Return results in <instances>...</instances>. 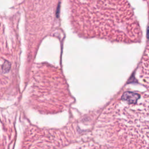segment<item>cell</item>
Masks as SVG:
<instances>
[{
    "instance_id": "cell-4",
    "label": "cell",
    "mask_w": 149,
    "mask_h": 149,
    "mask_svg": "<svg viewBox=\"0 0 149 149\" xmlns=\"http://www.w3.org/2000/svg\"><path fill=\"white\" fill-rule=\"evenodd\" d=\"M148 2V11H149V0H147Z\"/></svg>"
},
{
    "instance_id": "cell-2",
    "label": "cell",
    "mask_w": 149,
    "mask_h": 149,
    "mask_svg": "<svg viewBox=\"0 0 149 149\" xmlns=\"http://www.w3.org/2000/svg\"><path fill=\"white\" fill-rule=\"evenodd\" d=\"M110 149H149V93H123L103 110L95 127Z\"/></svg>"
},
{
    "instance_id": "cell-3",
    "label": "cell",
    "mask_w": 149,
    "mask_h": 149,
    "mask_svg": "<svg viewBox=\"0 0 149 149\" xmlns=\"http://www.w3.org/2000/svg\"><path fill=\"white\" fill-rule=\"evenodd\" d=\"M139 73L142 83L149 89V41L140 63Z\"/></svg>"
},
{
    "instance_id": "cell-1",
    "label": "cell",
    "mask_w": 149,
    "mask_h": 149,
    "mask_svg": "<svg viewBox=\"0 0 149 149\" xmlns=\"http://www.w3.org/2000/svg\"><path fill=\"white\" fill-rule=\"evenodd\" d=\"M69 19L79 36L112 42H140L142 30L127 0H68Z\"/></svg>"
}]
</instances>
